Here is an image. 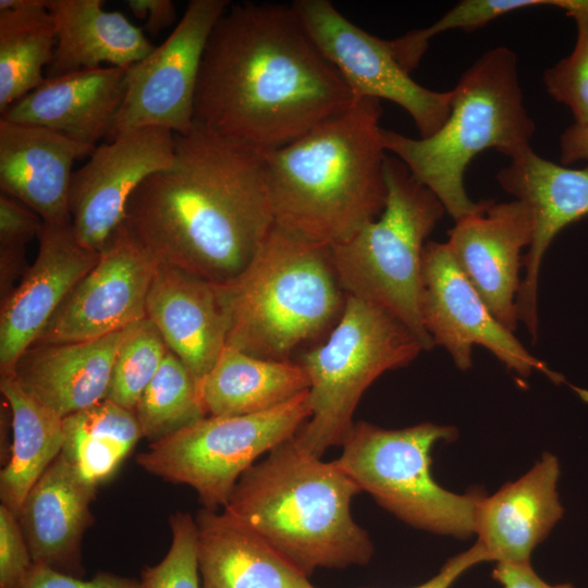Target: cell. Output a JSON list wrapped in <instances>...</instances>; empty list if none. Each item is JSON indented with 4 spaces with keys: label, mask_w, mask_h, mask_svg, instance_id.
I'll return each mask as SVG.
<instances>
[{
    "label": "cell",
    "mask_w": 588,
    "mask_h": 588,
    "mask_svg": "<svg viewBox=\"0 0 588 588\" xmlns=\"http://www.w3.org/2000/svg\"><path fill=\"white\" fill-rule=\"evenodd\" d=\"M510 160L498 172L497 180L505 192L528 207L532 218V241L523 256L525 275L516 305L518 321L536 341L541 262L561 230L588 216V168L556 164L537 155L531 146Z\"/></svg>",
    "instance_id": "cell-16"
},
{
    "label": "cell",
    "mask_w": 588,
    "mask_h": 588,
    "mask_svg": "<svg viewBox=\"0 0 588 588\" xmlns=\"http://www.w3.org/2000/svg\"><path fill=\"white\" fill-rule=\"evenodd\" d=\"M355 100L292 4H230L200 63L194 122L261 151L283 147Z\"/></svg>",
    "instance_id": "cell-1"
},
{
    "label": "cell",
    "mask_w": 588,
    "mask_h": 588,
    "mask_svg": "<svg viewBox=\"0 0 588 588\" xmlns=\"http://www.w3.org/2000/svg\"><path fill=\"white\" fill-rule=\"evenodd\" d=\"M174 151L175 134L152 126L96 146L71 179V224L77 241L100 253L124 221L133 192L149 175L171 167Z\"/></svg>",
    "instance_id": "cell-15"
},
{
    "label": "cell",
    "mask_w": 588,
    "mask_h": 588,
    "mask_svg": "<svg viewBox=\"0 0 588 588\" xmlns=\"http://www.w3.org/2000/svg\"><path fill=\"white\" fill-rule=\"evenodd\" d=\"M96 146L52 130L0 119V189L24 203L45 223L71 222L72 166Z\"/></svg>",
    "instance_id": "cell-20"
},
{
    "label": "cell",
    "mask_w": 588,
    "mask_h": 588,
    "mask_svg": "<svg viewBox=\"0 0 588 588\" xmlns=\"http://www.w3.org/2000/svg\"><path fill=\"white\" fill-rule=\"evenodd\" d=\"M0 391L13 434L10 458L0 473V498L17 517L30 489L62 452L63 418L28 393L13 373L0 375Z\"/></svg>",
    "instance_id": "cell-28"
},
{
    "label": "cell",
    "mask_w": 588,
    "mask_h": 588,
    "mask_svg": "<svg viewBox=\"0 0 588 588\" xmlns=\"http://www.w3.org/2000/svg\"><path fill=\"white\" fill-rule=\"evenodd\" d=\"M133 413L142 436L151 442L207 417L199 399L197 381L170 350Z\"/></svg>",
    "instance_id": "cell-31"
},
{
    "label": "cell",
    "mask_w": 588,
    "mask_h": 588,
    "mask_svg": "<svg viewBox=\"0 0 588 588\" xmlns=\"http://www.w3.org/2000/svg\"><path fill=\"white\" fill-rule=\"evenodd\" d=\"M492 578L502 588H575L568 583L551 585L544 581L535 572L530 562L497 563L492 571Z\"/></svg>",
    "instance_id": "cell-38"
},
{
    "label": "cell",
    "mask_w": 588,
    "mask_h": 588,
    "mask_svg": "<svg viewBox=\"0 0 588 588\" xmlns=\"http://www.w3.org/2000/svg\"><path fill=\"white\" fill-rule=\"evenodd\" d=\"M34 566L16 515L0 505V588H23Z\"/></svg>",
    "instance_id": "cell-35"
},
{
    "label": "cell",
    "mask_w": 588,
    "mask_h": 588,
    "mask_svg": "<svg viewBox=\"0 0 588 588\" xmlns=\"http://www.w3.org/2000/svg\"><path fill=\"white\" fill-rule=\"evenodd\" d=\"M169 523L172 534L170 548L159 563L143 568V588H201L195 518L179 511L171 515Z\"/></svg>",
    "instance_id": "cell-33"
},
{
    "label": "cell",
    "mask_w": 588,
    "mask_h": 588,
    "mask_svg": "<svg viewBox=\"0 0 588 588\" xmlns=\"http://www.w3.org/2000/svg\"><path fill=\"white\" fill-rule=\"evenodd\" d=\"M44 228L39 215L21 200L0 194V245L25 247Z\"/></svg>",
    "instance_id": "cell-36"
},
{
    "label": "cell",
    "mask_w": 588,
    "mask_h": 588,
    "mask_svg": "<svg viewBox=\"0 0 588 588\" xmlns=\"http://www.w3.org/2000/svg\"><path fill=\"white\" fill-rule=\"evenodd\" d=\"M486 561L489 562L487 553L475 543L470 549L449 559L436 576L414 588H450L467 569Z\"/></svg>",
    "instance_id": "cell-40"
},
{
    "label": "cell",
    "mask_w": 588,
    "mask_h": 588,
    "mask_svg": "<svg viewBox=\"0 0 588 588\" xmlns=\"http://www.w3.org/2000/svg\"><path fill=\"white\" fill-rule=\"evenodd\" d=\"M230 4L229 0L188 1L170 36L127 68L125 94L109 142L143 127H162L176 135L192 130L203 54L215 25Z\"/></svg>",
    "instance_id": "cell-11"
},
{
    "label": "cell",
    "mask_w": 588,
    "mask_h": 588,
    "mask_svg": "<svg viewBox=\"0 0 588 588\" xmlns=\"http://www.w3.org/2000/svg\"><path fill=\"white\" fill-rule=\"evenodd\" d=\"M23 588H143L140 579L99 572L90 579L34 564Z\"/></svg>",
    "instance_id": "cell-37"
},
{
    "label": "cell",
    "mask_w": 588,
    "mask_h": 588,
    "mask_svg": "<svg viewBox=\"0 0 588 588\" xmlns=\"http://www.w3.org/2000/svg\"><path fill=\"white\" fill-rule=\"evenodd\" d=\"M309 389L302 364L255 357L224 347L198 382L207 416H238L277 407Z\"/></svg>",
    "instance_id": "cell-27"
},
{
    "label": "cell",
    "mask_w": 588,
    "mask_h": 588,
    "mask_svg": "<svg viewBox=\"0 0 588 588\" xmlns=\"http://www.w3.org/2000/svg\"><path fill=\"white\" fill-rule=\"evenodd\" d=\"M168 351L148 318L135 323L117 353L106 399L133 412Z\"/></svg>",
    "instance_id": "cell-32"
},
{
    "label": "cell",
    "mask_w": 588,
    "mask_h": 588,
    "mask_svg": "<svg viewBox=\"0 0 588 588\" xmlns=\"http://www.w3.org/2000/svg\"><path fill=\"white\" fill-rule=\"evenodd\" d=\"M424 347L415 334L385 310L346 295L342 316L327 341L303 356L309 379L310 417L297 443L321 457L342 446L367 388L388 370L412 363Z\"/></svg>",
    "instance_id": "cell-9"
},
{
    "label": "cell",
    "mask_w": 588,
    "mask_h": 588,
    "mask_svg": "<svg viewBox=\"0 0 588 588\" xmlns=\"http://www.w3.org/2000/svg\"><path fill=\"white\" fill-rule=\"evenodd\" d=\"M458 436L453 426L421 422L384 429L354 424L334 460L379 505L420 530L465 539L475 534V516L483 498L479 490L457 494L431 475V451Z\"/></svg>",
    "instance_id": "cell-8"
},
{
    "label": "cell",
    "mask_w": 588,
    "mask_h": 588,
    "mask_svg": "<svg viewBox=\"0 0 588 588\" xmlns=\"http://www.w3.org/2000/svg\"><path fill=\"white\" fill-rule=\"evenodd\" d=\"M133 326L87 341L33 344L12 373L28 393L64 418L107 397L117 353Z\"/></svg>",
    "instance_id": "cell-24"
},
{
    "label": "cell",
    "mask_w": 588,
    "mask_h": 588,
    "mask_svg": "<svg viewBox=\"0 0 588 588\" xmlns=\"http://www.w3.org/2000/svg\"><path fill=\"white\" fill-rule=\"evenodd\" d=\"M360 492L334 461H321L294 436L240 477L223 511L308 577L320 567L365 565L372 558L370 537L351 513Z\"/></svg>",
    "instance_id": "cell-4"
},
{
    "label": "cell",
    "mask_w": 588,
    "mask_h": 588,
    "mask_svg": "<svg viewBox=\"0 0 588 588\" xmlns=\"http://www.w3.org/2000/svg\"><path fill=\"white\" fill-rule=\"evenodd\" d=\"M532 234L531 213L517 199L491 200L448 231L446 244L455 261L497 320L512 332L518 323L522 250L529 247Z\"/></svg>",
    "instance_id": "cell-17"
},
{
    "label": "cell",
    "mask_w": 588,
    "mask_h": 588,
    "mask_svg": "<svg viewBox=\"0 0 588 588\" xmlns=\"http://www.w3.org/2000/svg\"><path fill=\"white\" fill-rule=\"evenodd\" d=\"M451 94L450 114L434 134L413 138L382 128V140L455 222L491 201L476 203L466 193L464 174L474 157L493 148L512 159L530 147L536 125L525 107L517 57L507 47L481 54Z\"/></svg>",
    "instance_id": "cell-6"
},
{
    "label": "cell",
    "mask_w": 588,
    "mask_h": 588,
    "mask_svg": "<svg viewBox=\"0 0 588 588\" xmlns=\"http://www.w3.org/2000/svg\"><path fill=\"white\" fill-rule=\"evenodd\" d=\"M421 316L434 346L444 347L462 371L471 367L473 347L480 345L519 377L526 378L536 370L554 383H566L563 376L531 355L497 320L455 261L446 242L429 241L425 245Z\"/></svg>",
    "instance_id": "cell-13"
},
{
    "label": "cell",
    "mask_w": 588,
    "mask_h": 588,
    "mask_svg": "<svg viewBox=\"0 0 588 588\" xmlns=\"http://www.w3.org/2000/svg\"><path fill=\"white\" fill-rule=\"evenodd\" d=\"M124 221L160 262L226 283L274 225L265 151L194 122L175 134L172 166L133 192Z\"/></svg>",
    "instance_id": "cell-2"
},
{
    "label": "cell",
    "mask_w": 588,
    "mask_h": 588,
    "mask_svg": "<svg viewBox=\"0 0 588 588\" xmlns=\"http://www.w3.org/2000/svg\"><path fill=\"white\" fill-rule=\"evenodd\" d=\"M560 474L558 457L544 452L525 475L483 495L476 510L475 535L489 562H530L534 549L563 516Z\"/></svg>",
    "instance_id": "cell-19"
},
{
    "label": "cell",
    "mask_w": 588,
    "mask_h": 588,
    "mask_svg": "<svg viewBox=\"0 0 588 588\" xmlns=\"http://www.w3.org/2000/svg\"><path fill=\"white\" fill-rule=\"evenodd\" d=\"M195 523L201 588H315L265 539L226 512L204 507Z\"/></svg>",
    "instance_id": "cell-25"
},
{
    "label": "cell",
    "mask_w": 588,
    "mask_h": 588,
    "mask_svg": "<svg viewBox=\"0 0 588 588\" xmlns=\"http://www.w3.org/2000/svg\"><path fill=\"white\" fill-rule=\"evenodd\" d=\"M56 32L46 0H0V112L39 87Z\"/></svg>",
    "instance_id": "cell-29"
},
{
    "label": "cell",
    "mask_w": 588,
    "mask_h": 588,
    "mask_svg": "<svg viewBox=\"0 0 588 588\" xmlns=\"http://www.w3.org/2000/svg\"><path fill=\"white\" fill-rule=\"evenodd\" d=\"M62 454L93 485L108 479L143 437L128 411L105 399L63 418Z\"/></svg>",
    "instance_id": "cell-30"
},
{
    "label": "cell",
    "mask_w": 588,
    "mask_h": 588,
    "mask_svg": "<svg viewBox=\"0 0 588 588\" xmlns=\"http://www.w3.org/2000/svg\"><path fill=\"white\" fill-rule=\"evenodd\" d=\"M103 4L102 0H46L57 39L47 78L102 64L128 68L154 50L143 28L120 12L103 10Z\"/></svg>",
    "instance_id": "cell-26"
},
{
    "label": "cell",
    "mask_w": 588,
    "mask_h": 588,
    "mask_svg": "<svg viewBox=\"0 0 588 588\" xmlns=\"http://www.w3.org/2000/svg\"><path fill=\"white\" fill-rule=\"evenodd\" d=\"M573 51L543 73L548 94L571 110L575 123L588 124V21L577 20Z\"/></svg>",
    "instance_id": "cell-34"
},
{
    "label": "cell",
    "mask_w": 588,
    "mask_h": 588,
    "mask_svg": "<svg viewBox=\"0 0 588 588\" xmlns=\"http://www.w3.org/2000/svg\"><path fill=\"white\" fill-rule=\"evenodd\" d=\"M292 8L355 98L396 103L411 115L421 138L442 126L451 110V90H431L415 82L397 61L390 40L362 29L329 0H296Z\"/></svg>",
    "instance_id": "cell-12"
},
{
    "label": "cell",
    "mask_w": 588,
    "mask_h": 588,
    "mask_svg": "<svg viewBox=\"0 0 588 588\" xmlns=\"http://www.w3.org/2000/svg\"><path fill=\"white\" fill-rule=\"evenodd\" d=\"M560 149L563 164L588 160V124L568 126L560 137Z\"/></svg>",
    "instance_id": "cell-42"
},
{
    "label": "cell",
    "mask_w": 588,
    "mask_h": 588,
    "mask_svg": "<svg viewBox=\"0 0 588 588\" xmlns=\"http://www.w3.org/2000/svg\"><path fill=\"white\" fill-rule=\"evenodd\" d=\"M216 286L228 319L225 347L265 359L290 360L336 324L346 303L330 246L275 223L249 265Z\"/></svg>",
    "instance_id": "cell-5"
},
{
    "label": "cell",
    "mask_w": 588,
    "mask_h": 588,
    "mask_svg": "<svg viewBox=\"0 0 588 588\" xmlns=\"http://www.w3.org/2000/svg\"><path fill=\"white\" fill-rule=\"evenodd\" d=\"M96 487L62 453L46 469L17 514L34 564L82 576L81 544L93 523Z\"/></svg>",
    "instance_id": "cell-23"
},
{
    "label": "cell",
    "mask_w": 588,
    "mask_h": 588,
    "mask_svg": "<svg viewBox=\"0 0 588 588\" xmlns=\"http://www.w3.org/2000/svg\"><path fill=\"white\" fill-rule=\"evenodd\" d=\"M26 267L25 247L0 245V298L1 302L14 290Z\"/></svg>",
    "instance_id": "cell-41"
},
{
    "label": "cell",
    "mask_w": 588,
    "mask_h": 588,
    "mask_svg": "<svg viewBox=\"0 0 588 588\" xmlns=\"http://www.w3.org/2000/svg\"><path fill=\"white\" fill-rule=\"evenodd\" d=\"M384 177L383 211L350 240L330 247L331 261L346 295L385 310L430 351L434 344L421 316L422 254L446 211L396 157L387 156Z\"/></svg>",
    "instance_id": "cell-7"
},
{
    "label": "cell",
    "mask_w": 588,
    "mask_h": 588,
    "mask_svg": "<svg viewBox=\"0 0 588 588\" xmlns=\"http://www.w3.org/2000/svg\"><path fill=\"white\" fill-rule=\"evenodd\" d=\"M38 252L0 307V375L12 373L59 306L97 264L100 253L84 247L71 222H44Z\"/></svg>",
    "instance_id": "cell-18"
},
{
    "label": "cell",
    "mask_w": 588,
    "mask_h": 588,
    "mask_svg": "<svg viewBox=\"0 0 588 588\" xmlns=\"http://www.w3.org/2000/svg\"><path fill=\"white\" fill-rule=\"evenodd\" d=\"M147 318L197 383L226 345L228 319L215 283L160 262L146 304Z\"/></svg>",
    "instance_id": "cell-21"
},
{
    "label": "cell",
    "mask_w": 588,
    "mask_h": 588,
    "mask_svg": "<svg viewBox=\"0 0 588 588\" xmlns=\"http://www.w3.org/2000/svg\"><path fill=\"white\" fill-rule=\"evenodd\" d=\"M126 72L127 68L103 65L46 77L0 119L46 127L95 146L111 133L124 98Z\"/></svg>",
    "instance_id": "cell-22"
},
{
    "label": "cell",
    "mask_w": 588,
    "mask_h": 588,
    "mask_svg": "<svg viewBox=\"0 0 588 588\" xmlns=\"http://www.w3.org/2000/svg\"><path fill=\"white\" fill-rule=\"evenodd\" d=\"M159 264L123 221L34 344L98 339L147 318V297Z\"/></svg>",
    "instance_id": "cell-14"
},
{
    "label": "cell",
    "mask_w": 588,
    "mask_h": 588,
    "mask_svg": "<svg viewBox=\"0 0 588 588\" xmlns=\"http://www.w3.org/2000/svg\"><path fill=\"white\" fill-rule=\"evenodd\" d=\"M126 5L135 17L146 19L143 30L154 36L172 25L176 17L171 0H127Z\"/></svg>",
    "instance_id": "cell-39"
},
{
    "label": "cell",
    "mask_w": 588,
    "mask_h": 588,
    "mask_svg": "<svg viewBox=\"0 0 588 588\" xmlns=\"http://www.w3.org/2000/svg\"><path fill=\"white\" fill-rule=\"evenodd\" d=\"M381 102L355 98L340 114L266 151L274 223L335 246L376 220L387 203Z\"/></svg>",
    "instance_id": "cell-3"
},
{
    "label": "cell",
    "mask_w": 588,
    "mask_h": 588,
    "mask_svg": "<svg viewBox=\"0 0 588 588\" xmlns=\"http://www.w3.org/2000/svg\"><path fill=\"white\" fill-rule=\"evenodd\" d=\"M311 414L308 390L271 409L207 416L151 442L136 457L147 473L192 487L205 509L225 506L240 477L262 454L293 438Z\"/></svg>",
    "instance_id": "cell-10"
}]
</instances>
